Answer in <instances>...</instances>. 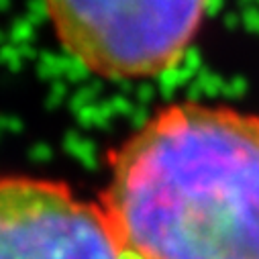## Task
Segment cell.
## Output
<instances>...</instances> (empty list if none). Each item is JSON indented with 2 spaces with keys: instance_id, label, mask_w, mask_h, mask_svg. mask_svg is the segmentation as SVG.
Returning <instances> with one entry per match:
<instances>
[{
  "instance_id": "6da1fadb",
  "label": "cell",
  "mask_w": 259,
  "mask_h": 259,
  "mask_svg": "<svg viewBox=\"0 0 259 259\" xmlns=\"http://www.w3.org/2000/svg\"><path fill=\"white\" fill-rule=\"evenodd\" d=\"M122 259H259V114L171 104L110 153Z\"/></svg>"
},
{
  "instance_id": "7a4b0ae2",
  "label": "cell",
  "mask_w": 259,
  "mask_h": 259,
  "mask_svg": "<svg viewBox=\"0 0 259 259\" xmlns=\"http://www.w3.org/2000/svg\"><path fill=\"white\" fill-rule=\"evenodd\" d=\"M208 0H45L61 47L108 80L174 68L198 35Z\"/></svg>"
},
{
  "instance_id": "3957f363",
  "label": "cell",
  "mask_w": 259,
  "mask_h": 259,
  "mask_svg": "<svg viewBox=\"0 0 259 259\" xmlns=\"http://www.w3.org/2000/svg\"><path fill=\"white\" fill-rule=\"evenodd\" d=\"M0 259H122L110 225L55 180L0 176Z\"/></svg>"
}]
</instances>
